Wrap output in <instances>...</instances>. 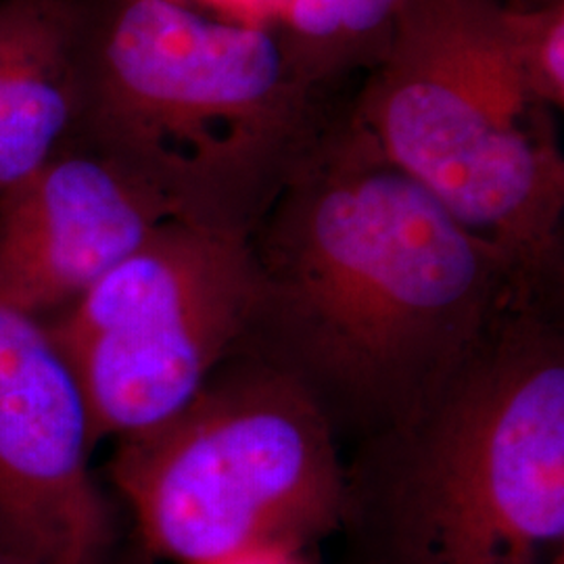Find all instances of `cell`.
Returning a JSON list of instances; mask_svg holds the SVG:
<instances>
[{"instance_id":"6da1fadb","label":"cell","mask_w":564,"mask_h":564,"mask_svg":"<svg viewBox=\"0 0 564 564\" xmlns=\"http://www.w3.org/2000/svg\"><path fill=\"white\" fill-rule=\"evenodd\" d=\"M258 295L239 351L362 444L410 421L524 305L500 256L345 118L249 232ZM237 351V354H239Z\"/></svg>"},{"instance_id":"7a4b0ae2","label":"cell","mask_w":564,"mask_h":564,"mask_svg":"<svg viewBox=\"0 0 564 564\" xmlns=\"http://www.w3.org/2000/svg\"><path fill=\"white\" fill-rule=\"evenodd\" d=\"M354 512H375L395 564H564L556 303L508 312L437 398L358 444Z\"/></svg>"},{"instance_id":"3957f363","label":"cell","mask_w":564,"mask_h":564,"mask_svg":"<svg viewBox=\"0 0 564 564\" xmlns=\"http://www.w3.org/2000/svg\"><path fill=\"white\" fill-rule=\"evenodd\" d=\"M272 28L181 0L88 20L80 130L162 181L199 223L251 232L335 118Z\"/></svg>"},{"instance_id":"277c9868","label":"cell","mask_w":564,"mask_h":564,"mask_svg":"<svg viewBox=\"0 0 564 564\" xmlns=\"http://www.w3.org/2000/svg\"><path fill=\"white\" fill-rule=\"evenodd\" d=\"M512 59L498 0H405L347 120L494 249L524 300L556 303L564 155Z\"/></svg>"},{"instance_id":"5b68a950","label":"cell","mask_w":564,"mask_h":564,"mask_svg":"<svg viewBox=\"0 0 564 564\" xmlns=\"http://www.w3.org/2000/svg\"><path fill=\"white\" fill-rule=\"evenodd\" d=\"M116 442L109 477L147 550L174 563L303 550L347 517L333 424L249 354L230 356L170 419Z\"/></svg>"},{"instance_id":"8992f818","label":"cell","mask_w":564,"mask_h":564,"mask_svg":"<svg viewBox=\"0 0 564 564\" xmlns=\"http://www.w3.org/2000/svg\"><path fill=\"white\" fill-rule=\"evenodd\" d=\"M258 295L247 232L172 220L46 318L95 442L162 423L235 356Z\"/></svg>"},{"instance_id":"52a82bcc","label":"cell","mask_w":564,"mask_h":564,"mask_svg":"<svg viewBox=\"0 0 564 564\" xmlns=\"http://www.w3.org/2000/svg\"><path fill=\"white\" fill-rule=\"evenodd\" d=\"M80 384L48 324L0 295V547L23 564H107L116 521L90 470Z\"/></svg>"},{"instance_id":"ba28073f","label":"cell","mask_w":564,"mask_h":564,"mask_svg":"<svg viewBox=\"0 0 564 564\" xmlns=\"http://www.w3.org/2000/svg\"><path fill=\"white\" fill-rule=\"evenodd\" d=\"M172 220L193 218L162 181L78 128L0 195V295L46 321Z\"/></svg>"},{"instance_id":"9c48e42d","label":"cell","mask_w":564,"mask_h":564,"mask_svg":"<svg viewBox=\"0 0 564 564\" xmlns=\"http://www.w3.org/2000/svg\"><path fill=\"white\" fill-rule=\"evenodd\" d=\"M86 30L74 0H0V195L78 132Z\"/></svg>"},{"instance_id":"30bf717a","label":"cell","mask_w":564,"mask_h":564,"mask_svg":"<svg viewBox=\"0 0 564 564\" xmlns=\"http://www.w3.org/2000/svg\"><path fill=\"white\" fill-rule=\"evenodd\" d=\"M403 4L405 0H291L274 34L297 80L326 97L383 59Z\"/></svg>"},{"instance_id":"8fae6325","label":"cell","mask_w":564,"mask_h":564,"mask_svg":"<svg viewBox=\"0 0 564 564\" xmlns=\"http://www.w3.org/2000/svg\"><path fill=\"white\" fill-rule=\"evenodd\" d=\"M512 59L529 88L554 111L564 107V0L535 9L505 7Z\"/></svg>"},{"instance_id":"7c38bea8","label":"cell","mask_w":564,"mask_h":564,"mask_svg":"<svg viewBox=\"0 0 564 564\" xmlns=\"http://www.w3.org/2000/svg\"><path fill=\"white\" fill-rule=\"evenodd\" d=\"M184 4L218 20L272 28L281 21L291 0H181Z\"/></svg>"},{"instance_id":"4fadbf2b","label":"cell","mask_w":564,"mask_h":564,"mask_svg":"<svg viewBox=\"0 0 564 564\" xmlns=\"http://www.w3.org/2000/svg\"><path fill=\"white\" fill-rule=\"evenodd\" d=\"M207 564H310L303 550L289 545H262Z\"/></svg>"},{"instance_id":"5bb4252c","label":"cell","mask_w":564,"mask_h":564,"mask_svg":"<svg viewBox=\"0 0 564 564\" xmlns=\"http://www.w3.org/2000/svg\"><path fill=\"white\" fill-rule=\"evenodd\" d=\"M0 564H23L21 561H18L13 554H9L7 550H2L0 547Z\"/></svg>"},{"instance_id":"9a60e30c","label":"cell","mask_w":564,"mask_h":564,"mask_svg":"<svg viewBox=\"0 0 564 564\" xmlns=\"http://www.w3.org/2000/svg\"><path fill=\"white\" fill-rule=\"evenodd\" d=\"M545 2H547V0H545Z\"/></svg>"}]
</instances>
